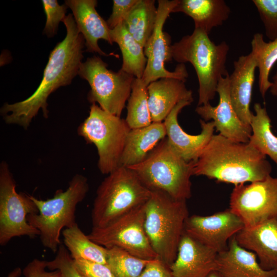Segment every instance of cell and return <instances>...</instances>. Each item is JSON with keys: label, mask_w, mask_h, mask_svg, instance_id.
Wrapping results in <instances>:
<instances>
[{"label": "cell", "mask_w": 277, "mask_h": 277, "mask_svg": "<svg viewBox=\"0 0 277 277\" xmlns=\"http://www.w3.org/2000/svg\"><path fill=\"white\" fill-rule=\"evenodd\" d=\"M110 34L112 43H116L121 51V69L135 78H142L147 61L144 48L127 31L123 22L110 29Z\"/></svg>", "instance_id": "d4e9b609"}, {"label": "cell", "mask_w": 277, "mask_h": 277, "mask_svg": "<svg viewBox=\"0 0 277 277\" xmlns=\"http://www.w3.org/2000/svg\"><path fill=\"white\" fill-rule=\"evenodd\" d=\"M185 81L165 77L147 86L148 104L152 122H163L173 108L182 101L192 102V92L188 89Z\"/></svg>", "instance_id": "7402d4cb"}, {"label": "cell", "mask_w": 277, "mask_h": 277, "mask_svg": "<svg viewBox=\"0 0 277 277\" xmlns=\"http://www.w3.org/2000/svg\"><path fill=\"white\" fill-rule=\"evenodd\" d=\"M64 245L73 260L83 259L107 264V250L91 240L76 223L63 230Z\"/></svg>", "instance_id": "4316f807"}, {"label": "cell", "mask_w": 277, "mask_h": 277, "mask_svg": "<svg viewBox=\"0 0 277 277\" xmlns=\"http://www.w3.org/2000/svg\"><path fill=\"white\" fill-rule=\"evenodd\" d=\"M172 12H182L190 16L195 29L209 34L213 28L228 19L231 10L224 0H180Z\"/></svg>", "instance_id": "cb8c5ba5"}, {"label": "cell", "mask_w": 277, "mask_h": 277, "mask_svg": "<svg viewBox=\"0 0 277 277\" xmlns=\"http://www.w3.org/2000/svg\"><path fill=\"white\" fill-rule=\"evenodd\" d=\"M265 28V35L270 41L277 39V0H253Z\"/></svg>", "instance_id": "1f68e13d"}, {"label": "cell", "mask_w": 277, "mask_h": 277, "mask_svg": "<svg viewBox=\"0 0 277 277\" xmlns=\"http://www.w3.org/2000/svg\"><path fill=\"white\" fill-rule=\"evenodd\" d=\"M47 268L50 270H58L62 277H84L77 271L69 252L62 244L58 247L55 258L47 261Z\"/></svg>", "instance_id": "836d02e7"}, {"label": "cell", "mask_w": 277, "mask_h": 277, "mask_svg": "<svg viewBox=\"0 0 277 277\" xmlns=\"http://www.w3.org/2000/svg\"><path fill=\"white\" fill-rule=\"evenodd\" d=\"M47 261L34 259L24 268L23 273L25 277H62L58 270L47 271Z\"/></svg>", "instance_id": "8d00e7d4"}, {"label": "cell", "mask_w": 277, "mask_h": 277, "mask_svg": "<svg viewBox=\"0 0 277 277\" xmlns=\"http://www.w3.org/2000/svg\"><path fill=\"white\" fill-rule=\"evenodd\" d=\"M272 85L270 88V92L273 96H277V71L272 77Z\"/></svg>", "instance_id": "f35d334b"}, {"label": "cell", "mask_w": 277, "mask_h": 277, "mask_svg": "<svg viewBox=\"0 0 277 277\" xmlns=\"http://www.w3.org/2000/svg\"><path fill=\"white\" fill-rule=\"evenodd\" d=\"M194 161L186 162L170 146L166 137L141 163L127 167L150 191L164 192L177 200L191 196L190 177Z\"/></svg>", "instance_id": "8992f818"}, {"label": "cell", "mask_w": 277, "mask_h": 277, "mask_svg": "<svg viewBox=\"0 0 277 277\" xmlns=\"http://www.w3.org/2000/svg\"><path fill=\"white\" fill-rule=\"evenodd\" d=\"M234 236L227 249L217 253L215 271L223 277H277V268H262L256 254L239 245Z\"/></svg>", "instance_id": "44dd1931"}, {"label": "cell", "mask_w": 277, "mask_h": 277, "mask_svg": "<svg viewBox=\"0 0 277 277\" xmlns=\"http://www.w3.org/2000/svg\"><path fill=\"white\" fill-rule=\"evenodd\" d=\"M22 270L20 267H16L10 272L7 277H18L22 274Z\"/></svg>", "instance_id": "ab89813d"}, {"label": "cell", "mask_w": 277, "mask_h": 277, "mask_svg": "<svg viewBox=\"0 0 277 277\" xmlns=\"http://www.w3.org/2000/svg\"><path fill=\"white\" fill-rule=\"evenodd\" d=\"M272 167L261 153L248 143L230 140L214 134L195 162L193 175L234 184L262 181Z\"/></svg>", "instance_id": "7a4b0ae2"}, {"label": "cell", "mask_w": 277, "mask_h": 277, "mask_svg": "<svg viewBox=\"0 0 277 277\" xmlns=\"http://www.w3.org/2000/svg\"><path fill=\"white\" fill-rule=\"evenodd\" d=\"M130 128L125 119L111 114L95 103L90 107L89 115L78 126V134L96 148L97 166L104 174H109L121 166V160Z\"/></svg>", "instance_id": "ba28073f"}, {"label": "cell", "mask_w": 277, "mask_h": 277, "mask_svg": "<svg viewBox=\"0 0 277 277\" xmlns=\"http://www.w3.org/2000/svg\"><path fill=\"white\" fill-rule=\"evenodd\" d=\"M208 277H223L217 271H213L210 273Z\"/></svg>", "instance_id": "60d3db41"}, {"label": "cell", "mask_w": 277, "mask_h": 277, "mask_svg": "<svg viewBox=\"0 0 277 277\" xmlns=\"http://www.w3.org/2000/svg\"><path fill=\"white\" fill-rule=\"evenodd\" d=\"M188 217L186 200L151 191L145 203V229L157 258L169 267L176 258Z\"/></svg>", "instance_id": "277c9868"}, {"label": "cell", "mask_w": 277, "mask_h": 277, "mask_svg": "<svg viewBox=\"0 0 277 277\" xmlns=\"http://www.w3.org/2000/svg\"><path fill=\"white\" fill-rule=\"evenodd\" d=\"M65 4L72 12L74 21L80 32L85 39L86 51L95 52L102 56L118 55L111 53H106L98 45L99 39H104L109 44H113L109 28L107 22L98 13L95 7L96 0H66Z\"/></svg>", "instance_id": "ac0fdd59"}, {"label": "cell", "mask_w": 277, "mask_h": 277, "mask_svg": "<svg viewBox=\"0 0 277 277\" xmlns=\"http://www.w3.org/2000/svg\"><path fill=\"white\" fill-rule=\"evenodd\" d=\"M38 213L30 195L16 191V183L8 164H0V245L4 246L15 237L33 239L39 231L30 225L27 216Z\"/></svg>", "instance_id": "30bf717a"}, {"label": "cell", "mask_w": 277, "mask_h": 277, "mask_svg": "<svg viewBox=\"0 0 277 277\" xmlns=\"http://www.w3.org/2000/svg\"><path fill=\"white\" fill-rule=\"evenodd\" d=\"M253 108L255 114L251 120L252 134L248 143L277 164V136L272 132L271 120L260 103L254 104Z\"/></svg>", "instance_id": "83f0119b"}, {"label": "cell", "mask_w": 277, "mask_h": 277, "mask_svg": "<svg viewBox=\"0 0 277 277\" xmlns=\"http://www.w3.org/2000/svg\"><path fill=\"white\" fill-rule=\"evenodd\" d=\"M257 68L255 58L251 52L240 56L233 63L229 76V92L233 107L240 119L250 126L253 113L250 109L252 90Z\"/></svg>", "instance_id": "d6986e66"}, {"label": "cell", "mask_w": 277, "mask_h": 277, "mask_svg": "<svg viewBox=\"0 0 277 277\" xmlns=\"http://www.w3.org/2000/svg\"><path fill=\"white\" fill-rule=\"evenodd\" d=\"M42 2L46 16L43 34L51 37L56 34L59 23L66 17L68 7L65 4L59 5L56 0H42Z\"/></svg>", "instance_id": "d6a6232c"}, {"label": "cell", "mask_w": 277, "mask_h": 277, "mask_svg": "<svg viewBox=\"0 0 277 277\" xmlns=\"http://www.w3.org/2000/svg\"><path fill=\"white\" fill-rule=\"evenodd\" d=\"M154 0H137L125 17L127 31L144 48L156 24L157 7Z\"/></svg>", "instance_id": "484cf974"}, {"label": "cell", "mask_w": 277, "mask_h": 277, "mask_svg": "<svg viewBox=\"0 0 277 277\" xmlns=\"http://www.w3.org/2000/svg\"><path fill=\"white\" fill-rule=\"evenodd\" d=\"M89 189L87 177L76 174L66 190H57L51 199L42 200L30 195L38 213L29 214L27 221L39 231V238L44 247L54 253L57 252L61 244L60 235L63 229L77 223V205L85 198Z\"/></svg>", "instance_id": "5b68a950"}, {"label": "cell", "mask_w": 277, "mask_h": 277, "mask_svg": "<svg viewBox=\"0 0 277 277\" xmlns=\"http://www.w3.org/2000/svg\"><path fill=\"white\" fill-rule=\"evenodd\" d=\"M244 227L240 218L229 209L210 215L189 216L184 232L219 253L227 249L229 240Z\"/></svg>", "instance_id": "5bb4252c"}, {"label": "cell", "mask_w": 277, "mask_h": 277, "mask_svg": "<svg viewBox=\"0 0 277 277\" xmlns=\"http://www.w3.org/2000/svg\"><path fill=\"white\" fill-rule=\"evenodd\" d=\"M229 76L222 77L219 82L216 89L219 95L218 105L212 106L209 103L197 106L195 111L203 120L208 122L212 120L220 135L233 141L247 143L252 134L251 128L240 119L233 107Z\"/></svg>", "instance_id": "9a60e30c"}, {"label": "cell", "mask_w": 277, "mask_h": 277, "mask_svg": "<svg viewBox=\"0 0 277 277\" xmlns=\"http://www.w3.org/2000/svg\"><path fill=\"white\" fill-rule=\"evenodd\" d=\"M229 50L226 42L215 44L208 34L195 28L191 34L170 46L172 60L179 64L190 63L195 70L199 85L198 106L210 103L220 79L229 75L226 67Z\"/></svg>", "instance_id": "3957f363"}, {"label": "cell", "mask_w": 277, "mask_h": 277, "mask_svg": "<svg viewBox=\"0 0 277 277\" xmlns=\"http://www.w3.org/2000/svg\"><path fill=\"white\" fill-rule=\"evenodd\" d=\"M251 45V52L255 58L259 72V91L264 98L272 85L269 76L272 67L277 61V39L266 42L262 34L256 33L253 36Z\"/></svg>", "instance_id": "f1b7e54d"}, {"label": "cell", "mask_w": 277, "mask_h": 277, "mask_svg": "<svg viewBox=\"0 0 277 277\" xmlns=\"http://www.w3.org/2000/svg\"><path fill=\"white\" fill-rule=\"evenodd\" d=\"M234 236L239 245L256 254L262 268H277V217L244 227Z\"/></svg>", "instance_id": "ffe728a7"}, {"label": "cell", "mask_w": 277, "mask_h": 277, "mask_svg": "<svg viewBox=\"0 0 277 277\" xmlns=\"http://www.w3.org/2000/svg\"><path fill=\"white\" fill-rule=\"evenodd\" d=\"M217 255L184 232L170 266L173 277H208L216 270Z\"/></svg>", "instance_id": "e0dca14e"}, {"label": "cell", "mask_w": 277, "mask_h": 277, "mask_svg": "<svg viewBox=\"0 0 277 277\" xmlns=\"http://www.w3.org/2000/svg\"><path fill=\"white\" fill-rule=\"evenodd\" d=\"M137 0H114L112 11L107 23L110 29H113L123 22L126 15Z\"/></svg>", "instance_id": "d590c367"}, {"label": "cell", "mask_w": 277, "mask_h": 277, "mask_svg": "<svg viewBox=\"0 0 277 277\" xmlns=\"http://www.w3.org/2000/svg\"><path fill=\"white\" fill-rule=\"evenodd\" d=\"M73 262L77 271L84 277H115L107 264L83 259L73 260Z\"/></svg>", "instance_id": "e575fe53"}, {"label": "cell", "mask_w": 277, "mask_h": 277, "mask_svg": "<svg viewBox=\"0 0 277 277\" xmlns=\"http://www.w3.org/2000/svg\"><path fill=\"white\" fill-rule=\"evenodd\" d=\"M126 121L130 129L145 127L152 123L148 104L147 86L142 78H134L128 100Z\"/></svg>", "instance_id": "f546056e"}, {"label": "cell", "mask_w": 277, "mask_h": 277, "mask_svg": "<svg viewBox=\"0 0 277 277\" xmlns=\"http://www.w3.org/2000/svg\"><path fill=\"white\" fill-rule=\"evenodd\" d=\"M139 277H173L170 267L158 258L150 260Z\"/></svg>", "instance_id": "74e56055"}, {"label": "cell", "mask_w": 277, "mask_h": 277, "mask_svg": "<svg viewBox=\"0 0 277 277\" xmlns=\"http://www.w3.org/2000/svg\"><path fill=\"white\" fill-rule=\"evenodd\" d=\"M180 0L158 1L157 15L153 32L144 47L147 61L142 81L147 86L150 83L165 77L175 78L186 81L188 73L184 64H179L174 71L167 70L166 62L172 60L170 48V36L163 31L164 25L170 13Z\"/></svg>", "instance_id": "4fadbf2b"}, {"label": "cell", "mask_w": 277, "mask_h": 277, "mask_svg": "<svg viewBox=\"0 0 277 277\" xmlns=\"http://www.w3.org/2000/svg\"><path fill=\"white\" fill-rule=\"evenodd\" d=\"M62 22L66 28V35L50 52L43 78L36 90L26 100L14 104L6 103L1 108V113L6 123L18 125L26 130L40 109L47 118L49 95L59 87L70 85L78 75L83 58L85 39L72 14L66 15Z\"/></svg>", "instance_id": "6da1fadb"}, {"label": "cell", "mask_w": 277, "mask_h": 277, "mask_svg": "<svg viewBox=\"0 0 277 277\" xmlns=\"http://www.w3.org/2000/svg\"><path fill=\"white\" fill-rule=\"evenodd\" d=\"M106 248L107 265L115 277H139L150 261L137 258L118 247Z\"/></svg>", "instance_id": "4dcf8cb0"}, {"label": "cell", "mask_w": 277, "mask_h": 277, "mask_svg": "<svg viewBox=\"0 0 277 277\" xmlns=\"http://www.w3.org/2000/svg\"><path fill=\"white\" fill-rule=\"evenodd\" d=\"M145 203L105 227H92L88 238L103 247H118L142 259H157L145 229Z\"/></svg>", "instance_id": "8fae6325"}, {"label": "cell", "mask_w": 277, "mask_h": 277, "mask_svg": "<svg viewBox=\"0 0 277 277\" xmlns=\"http://www.w3.org/2000/svg\"><path fill=\"white\" fill-rule=\"evenodd\" d=\"M229 205L246 228L277 217V178L269 175L262 181L234 186Z\"/></svg>", "instance_id": "7c38bea8"}, {"label": "cell", "mask_w": 277, "mask_h": 277, "mask_svg": "<svg viewBox=\"0 0 277 277\" xmlns=\"http://www.w3.org/2000/svg\"><path fill=\"white\" fill-rule=\"evenodd\" d=\"M107 67L100 57L93 56L82 62L78 75L90 86L87 95L90 103H97L104 111L121 117L135 77L121 69L115 72Z\"/></svg>", "instance_id": "9c48e42d"}, {"label": "cell", "mask_w": 277, "mask_h": 277, "mask_svg": "<svg viewBox=\"0 0 277 277\" xmlns=\"http://www.w3.org/2000/svg\"><path fill=\"white\" fill-rule=\"evenodd\" d=\"M191 102L182 101L172 110L164 121L168 143L172 149L183 160L196 162L214 135V122L200 120L201 132L197 135L186 133L178 122V115Z\"/></svg>", "instance_id": "2e32d148"}, {"label": "cell", "mask_w": 277, "mask_h": 277, "mask_svg": "<svg viewBox=\"0 0 277 277\" xmlns=\"http://www.w3.org/2000/svg\"><path fill=\"white\" fill-rule=\"evenodd\" d=\"M151 194L133 171L120 166L108 174L96 190L91 211L92 227L107 226L145 204Z\"/></svg>", "instance_id": "52a82bcc"}, {"label": "cell", "mask_w": 277, "mask_h": 277, "mask_svg": "<svg viewBox=\"0 0 277 277\" xmlns=\"http://www.w3.org/2000/svg\"><path fill=\"white\" fill-rule=\"evenodd\" d=\"M166 137L163 122H152L145 127L131 129L126 138L121 166L129 167L141 163Z\"/></svg>", "instance_id": "603a6c76"}]
</instances>
